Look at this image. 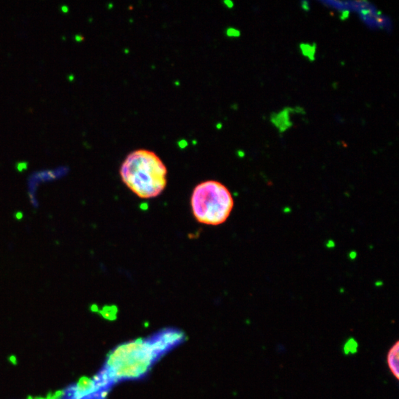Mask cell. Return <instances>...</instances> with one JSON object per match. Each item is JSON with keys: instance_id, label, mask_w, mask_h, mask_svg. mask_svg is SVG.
Segmentation results:
<instances>
[{"instance_id": "2", "label": "cell", "mask_w": 399, "mask_h": 399, "mask_svg": "<svg viewBox=\"0 0 399 399\" xmlns=\"http://www.w3.org/2000/svg\"><path fill=\"white\" fill-rule=\"evenodd\" d=\"M120 175L127 187L140 198L158 197L167 185V169L151 151L131 152L122 164Z\"/></svg>"}, {"instance_id": "6", "label": "cell", "mask_w": 399, "mask_h": 399, "mask_svg": "<svg viewBox=\"0 0 399 399\" xmlns=\"http://www.w3.org/2000/svg\"><path fill=\"white\" fill-rule=\"evenodd\" d=\"M75 39L76 41H81L83 39H84V38L81 37V36L76 35L75 36Z\"/></svg>"}, {"instance_id": "4", "label": "cell", "mask_w": 399, "mask_h": 399, "mask_svg": "<svg viewBox=\"0 0 399 399\" xmlns=\"http://www.w3.org/2000/svg\"><path fill=\"white\" fill-rule=\"evenodd\" d=\"M399 343L395 342L387 353V364L391 373L396 379L399 378Z\"/></svg>"}, {"instance_id": "5", "label": "cell", "mask_w": 399, "mask_h": 399, "mask_svg": "<svg viewBox=\"0 0 399 399\" xmlns=\"http://www.w3.org/2000/svg\"><path fill=\"white\" fill-rule=\"evenodd\" d=\"M357 349L358 343L356 341H355V339H352V338L347 341L345 346H344V352L346 355L356 353L357 352Z\"/></svg>"}, {"instance_id": "3", "label": "cell", "mask_w": 399, "mask_h": 399, "mask_svg": "<svg viewBox=\"0 0 399 399\" xmlns=\"http://www.w3.org/2000/svg\"><path fill=\"white\" fill-rule=\"evenodd\" d=\"M234 204L229 188L216 180L199 183L191 194V210L200 224L209 226L224 224L233 210Z\"/></svg>"}, {"instance_id": "1", "label": "cell", "mask_w": 399, "mask_h": 399, "mask_svg": "<svg viewBox=\"0 0 399 399\" xmlns=\"http://www.w3.org/2000/svg\"><path fill=\"white\" fill-rule=\"evenodd\" d=\"M184 339V333L167 328L152 337L119 345L111 352L92 380L97 387L108 394L121 381L145 376L157 361Z\"/></svg>"}, {"instance_id": "7", "label": "cell", "mask_w": 399, "mask_h": 399, "mask_svg": "<svg viewBox=\"0 0 399 399\" xmlns=\"http://www.w3.org/2000/svg\"><path fill=\"white\" fill-rule=\"evenodd\" d=\"M62 10L64 12H67V11H68V8H67V6H62Z\"/></svg>"}]
</instances>
